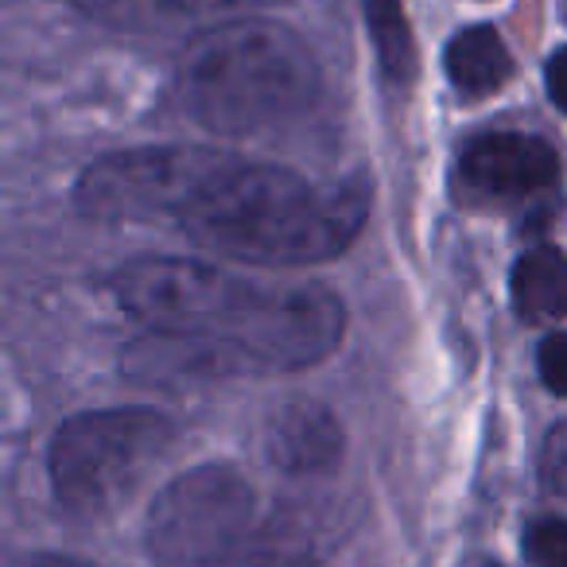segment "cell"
Segmentation results:
<instances>
[{
	"label": "cell",
	"instance_id": "cell-8",
	"mask_svg": "<svg viewBox=\"0 0 567 567\" xmlns=\"http://www.w3.org/2000/svg\"><path fill=\"white\" fill-rule=\"evenodd\" d=\"M342 427L334 412L319 401H288L265 424V455L276 471L292 478L331 474L342 458Z\"/></svg>",
	"mask_w": 567,
	"mask_h": 567
},
{
	"label": "cell",
	"instance_id": "cell-3",
	"mask_svg": "<svg viewBox=\"0 0 567 567\" xmlns=\"http://www.w3.org/2000/svg\"><path fill=\"white\" fill-rule=\"evenodd\" d=\"M190 117L218 136H257L296 121L319 94L316 51L272 20H229L198 32L179 59Z\"/></svg>",
	"mask_w": 567,
	"mask_h": 567
},
{
	"label": "cell",
	"instance_id": "cell-9",
	"mask_svg": "<svg viewBox=\"0 0 567 567\" xmlns=\"http://www.w3.org/2000/svg\"><path fill=\"white\" fill-rule=\"evenodd\" d=\"M74 4L90 20L117 28V32H167V28L229 17L257 0H74Z\"/></svg>",
	"mask_w": 567,
	"mask_h": 567
},
{
	"label": "cell",
	"instance_id": "cell-12",
	"mask_svg": "<svg viewBox=\"0 0 567 567\" xmlns=\"http://www.w3.org/2000/svg\"><path fill=\"white\" fill-rule=\"evenodd\" d=\"M362 4L381 79L385 86H409L416 79V43H412L404 4L401 0H362Z\"/></svg>",
	"mask_w": 567,
	"mask_h": 567
},
{
	"label": "cell",
	"instance_id": "cell-5",
	"mask_svg": "<svg viewBox=\"0 0 567 567\" xmlns=\"http://www.w3.org/2000/svg\"><path fill=\"white\" fill-rule=\"evenodd\" d=\"M268 525L241 466L198 463L156 494L144 551L152 567H245Z\"/></svg>",
	"mask_w": 567,
	"mask_h": 567
},
{
	"label": "cell",
	"instance_id": "cell-10",
	"mask_svg": "<svg viewBox=\"0 0 567 567\" xmlns=\"http://www.w3.org/2000/svg\"><path fill=\"white\" fill-rule=\"evenodd\" d=\"M443 71H447L451 86L463 97H489L513 79V59L497 28L474 24L463 28L443 51Z\"/></svg>",
	"mask_w": 567,
	"mask_h": 567
},
{
	"label": "cell",
	"instance_id": "cell-17",
	"mask_svg": "<svg viewBox=\"0 0 567 567\" xmlns=\"http://www.w3.org/2000/svg\"><path fill=\"white\" fill-rule=\"evenodd\" d=\"M544 86H548V97L556 102V110L567 113V48L551 51L548 66H544Z\"/></svg>",
	"mask_w": 567,
	"mask_h": 567
},
{
	"label": "cell",
	"instance_id": "cell-13",
	"mask_svg": "<svg viewBox=\"0 0 567 567\" xmlns=\"http://www.w3.org/2000/svg\"><path fill=\"white\" fill-rule=\"evenodd\" d=\"M520 556L528 567H567V520L536 517L520 536Z\"/></svg>",
	"mask_w": 567,
	"mask_h": 567
},
{
	"label": "cell",
	"instance_id": "cell-4",
	"mask_svg": "<svg viewBox=\"0 0 567 567\" xmlns=\"http://www.w3.org/2000/svg\"><path fill=\"white\" fill-rule=\"evenodd\" d=\"M175 424L148 404L79 412L48 447L51 494L74 517H110L172 451Z\"/></svg>",
	"mask_w": 567,
	"mask_h": 567
},
{
	"label": "cell",
	"instance_id": "cell-20",
	"mask_svg": "<svg viewBox=\"0 0 567 567\" xmlns=\"http://www.w3.org/2000/svg\"><path fill=\"white\" fill-rule=\"evenodd\" d=\"M564 17H567V0H564Z\"/></svg>",
	"mask_w": 567,
	"mask_h": 567
},
{
	"label": "cell",
	"instance_id": "cell-18",
	"mask_svg": "<svg viewBox=\"0 0 567 567\" xmlns=\"http://www.w3.org/2000/svg\"><path fill=\"white\" fill-rule=\"evenodd\" d=\"M20 567H94V564L79 556H66V551H35V556H28Z\"/></svg>",
	"mask_w": 567,
	"mask_h": 567
},
{
	"label": "cell",
	"instance_id": "cell-15",
	"mask_svg": "<svg viewBox=\"0 0 567 567\" xmlns=\"http://www.w3.org/2000/svg\"><path fill=\"white\" fill-rule=\"evenodd\" d=\"M540 486L567 497V420H559L540 443Z\"/></svg>",
	"mask_w": 567,
	"mask_h": 567
},
{
	"label": "cell",
	"instance_id": "cell-7",
	"mask_svg": "<svg viewBox=\"0 0 567 567\" xmlns=\"http://www.w3.org/2000/svg\"><path fill=\"white\" fill-rule=\"evenodd\" d=\"M556 175L551 144L528 133H482L463 144L455 164L458 195L474 206H513L548 190Z\"/></svg>",
	"mask_w": 567,
	"mask_h": 567
},
{
	"label": "cell",
	"instance_id": "cell-11",
	"mask_svg": "<svg viewBox=\"0 0 567 567\" xmlns=\"http://www.w3.org/2000/svg\"><path fill=\"white\" fill-rule=\"evenodd\" d=\"M513 308L528 323L567 319V257L551 245H536L513 265Z\"/></svg>",
	"mask_w": 567,
	"mask_h": 567
},
{
	"label": "cell",
	"instance_id": "cell-16",
	"mask_svg": "<svg viewBox=\"0 0 567 567\" xmlns=\"http://www.w3.org/2000/svg\"><path fill=\"white\" fill-rule=\"evenodd\" d=\"M536 370H540V381L551 389V393L567 396V331L548 334L536 350Z\"/></svg>",
	"mask_w": 567,
	"mask_h": 567
},
{
	"label": "cell",
	"instance_id": "cell-2",
	"mask_svg": "<svg viewBox=\"0 0 567 567\" xmlns=\"http://www.w3.org/2000/svg\"><path fill=\"white\" fill-rule=\"evenodd\" d=\"M370 214L365 183L316 187L276 164L237 159L214 179L183 221L195 241L221 257L265 268H303L331 260L362 234Z\"/></svg>",
	"mask_w": 567,
	"mask_h": 567
},
{
	"label": "cell",
	"instance_id": "cell-1",
	"mask_svg": "<svg viewBox=\"0 0 567 567\" xmlns=\"http://www.w3.org/2000/svg\"><path fill=\"white\" fill-rule=\"evenodd\" d=\"M113 292L148 334L187 342L206 373L308 370L347 331V308L323 284L245 280L198 257H136Z\"/></svg>",
	"mask_w": 567,
	"mask_h": 567
},
{
	"label": "cell",
	"instance_id": "cell-14",
	"mask_svg": "<svg viewBox=\"0 0 567 567\" xmlns=\"http://www.w3.org/2000/svg\"><path fill=\"white\" fill-rule=\"evenodd\" d=\"M245 567H316V556H311V544L300 533L272 520L260 548L252 551V559Z\"/></svg>",
	"mask_w": 567,
	"mask_h": 567
},
{
	"label": "cell",
	"instance_id": "cell-19",
	"mask_svg": "<svg viewBox=\"0 0 567 567\" xmlns=\"http://www.w3.org/2000/svg\"><path fill=\"white\" fill-rule=\"evenodd\" d=\"M458 567H502V564H497L494 556H482V551H474V556H466Z\"/></svg>",
	"mask_w": 567,
	"mask_h": 567
},
{
	"label": "cell",
	"instance_id": "cell-6",
	"mask_svg": "<svg viewBox=\"0 0 567 567\" xmlns=\"http://www.w3.org/2000/svg\"><path fill=\"white\" fill-rule=\"evenodd\" d=\"M234 156L214 148H128L82 172L74 203L102 221H187Z\"/></svg>",
	"mask_w": 567,
	"mask_h": 567
}]
</instances>
